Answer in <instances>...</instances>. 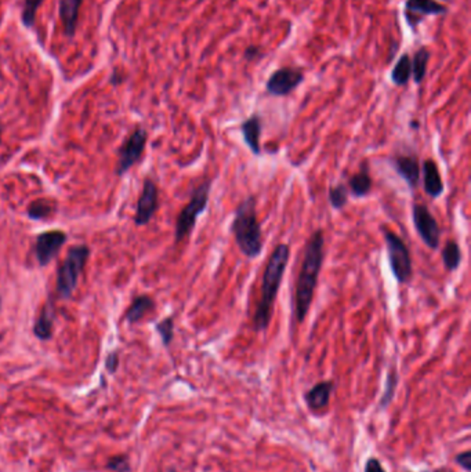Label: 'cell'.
Returning <instances> with one entry per match:
<instances>
[{
    "mask_svg": "<svg viewBox=\"0 0 471 472\" xmlns=\"http://www.w3.org/2000/svg\"><path fill=\"white\" fill-rule=\"evenodd\" d=\"M53 210H54L53 203H50L47 200H36L29 206L28 214L34 220H42V218H46L47 215H50L53 213Z\"/></svg>",
    "mask_w": 471,
    "mask_h": 472,
    "instance_id": "cell-26",
    "label": "cell"
},
{
    "mask_svg": "<svg viewBox=\"0 0 471 472\" xmlns=\"http://www.w3.org/2000/svg\"><path fill=\"white\" fill-rule=\"evenodd\" d=\"M325 236L322 229H317L311 235L305 245L300 274L294 289V315L298 324H303L311 308L314 294L318 286V278L325 257Z\"/></svg>",
    "mask_w": 471,
    "mask_h": 472,
    "instance_id": "cell-1",
    "label": "cell"
},
{
    "mask_svg": "<svg viewBox=\"0 0 471 472\" xmlns=\"http://www.w3.org/2000/svg\"><path fill=\"white\" fill-rule=\"evenodd\" d=\"M158 209V188L151 180L144 181L142 192L137 203L134 221L137 225H147Z\"/></svg>",
    "mask_w": 471,
    "mask_h": 472,
    "instance_id": "cell-11",
    "label": "cell"
},
{
    "mask_svg": "<svg viewBox=\"0 0 471 472\" xmlns=\"http://www.w3.org/2000/svg\"><path fill=\"white\" fill-rule=\"evenodd\" d=\"M412 220L424 245L431 250H437L441 241V228L430 209L426 205L415 203L412 206Z\"/></svg>",
    "mask_w": 471,
    "mask_h": 472,
    "instance_id": "cell-7",
    "label": "cell"
},
{
    "mask_svg": "<svg viewBox=\"0 0 471 472\" xmlns=\"http://www.w3.org/2000/svg\"><path fill=\"white\" fill-rule=\"evenodd\" d=\"M397 382H398V376H397L396 370H394V371L391 370V371L388 373V376H387V380H385V388H384V393H383L381 404H380L383 408L387 406V405L391 402L392 397H394V392H396V388H397Z\"/></svg>",
    "mask_w": 471,
    "mask_h": 472,
    "instance_id": "cell-27",
    "label": "cell"
},
{
    "mask_svg": "<svg viewBox=\"0 0 471 472\" xmlns=\"http://www.w3.org/2000/svg\"><path fill=\"white\" fill-rule=\"evenodd\" d=\"M231 233L241 253L248 259H257L263 252V231L257 220L256 198L249 195L235 210Z\"/></svg>",
    "mask_w": 471,
    "mask_h": 472,
    "instance_id": "cell-3",
    "label": "cell"
},
{
    "mask_svg": "<svg viewBox=\"0 0 471 472\" xmlns=\"http://www.w3.org/2000/svg\"><path fill=\"white\" fill-rule=\"evenodd\" d=\"M333 381H321L314 385L308 392H305L304 401L311 412H322L329 406L331 395L333 392Z\"/></svg>",
    "mask_w": 471,
    "mask_h": 472,
    "instance_id": "cell-14",
    "label": "cell"
},
{
    "mask_svg": "<svg viewBox=\"0 0 471 472\" xmlns=\"http://www.w3.org/2000/svg\"><path fill=\"white\" fill-rule=\"evenodd\" d=\"M348 195H350L348 188L344 184L329 187V189H328L329 203L336 210H342V209H344L347 206Z\"/></svg>",
    "mask_w": 471,
    "mask_h": 472,
    "instance_id": "cell-24",
    "label": "cell"
},
{
    "mask_svg": "<svg viewBox=\"0 0 471 472\" xmlns=\"http://www.w3.org/2000/svg\"><path fill=\"white\" fill-rule=\"evenodd\" d=\"M392 165L411 191L418 188L420 183V165L416 155H398L394 157Z\"/></svg>",
    "mask_w": 471,
    "mask_h": 472,
    "instance_id": "cell-13",
    "label": "cell"
},
{
    "mask_svg": "<svg viewBox=\"0 0 471 472\" xmlns=\"http://www.w3.org/2000/svg\"><path fill=\"white\" fill-rule=\"evenodd\" d=\"M372 187H373V181H372V177H370L369 170L366 168V162H364L361 170L350 177L348 192L354 198H364V196H368L370 194Z\"/></svg>",
    "mask_w": 471,
    "mask_h": 472,
    "instance_id": "cell-18",
    "label": "cell"
},
{
    "mask_svg": "<svg viewBox=\"0 0 471 472\" xmlns=\"http://www.w3.org/2000/svg\"><path fill=\"white\" fill-rule=\"evenodd\" d=\"M153 306L155 302L149 296H138L137 298H134L126 313V321L130 324L138 322L145 313L153 309Z\"/></svg>",
    "mask_w": 471,
    "mask_h": 472,
    "instance_id": "cell-19",
    "label": "cell"
},
{
    "mask_svg": "<svg viewBox=\"0 0 471 472\" xmlns=\"http://www.w3.org/2000/svg\"><path fill=\"white\" fill-rule=\"evenodd\" d=\"M364 472H385L381 462L376 457H369L365 464Z\"/></svg>",
    "mask_w": 471,
    "mask_h": 472,
    "instance_id": "cell-31",
    "label": "cell"
},
{
    "mask_svg": "<svg viewBox=\"0 0 471 472\" xmlns=\"http://www.w3.org/2000/svg\"><path fill=\"white\" fill-rule=\"evenodd\" d=\"M0 306H2V300H0Z\"/></svg>",
    "mask_w": 471,
    "mask_h": 472,
    "instance_id": "cell-33",
    "label": "cell"
},
{
    "mask_svg": "<svg viewBox=\"0 0 471 472\" xmlns=\"http://www.w3.org/2000/svg\"><path fill=\"white\" fill-rule=\"evenodd\" d=\"M442 263L448 272H455L461 263V252L455 241H448L442 249Z\"/></svg>",
    "mask_w": 471,
    "mask_h": 472,
    "instance_id": "cell-21",
    "label": "cell"
},
{
    "mask_svg": "<svg viewBox=\"0 0 471 472\" xmlns=\"http://www.w3.org/2000/svg\"><path fill=\"white\" fill-rule=\"evenodd\" d=\"M53 332V311L50 305H44L40 317L34 325V333L40 340H49Z\"/></svg>",
    "mask_w": 471,
    "mask_h": 472,
    "instance_id": "cell-20",
    "label": "cell"
},
{
    "mask_svg": "<svg viewBox=\"0 0 471 472\" xmlns=\"http://www.w3.org/2000/svg\"><path fill=\"white\" fill-rule=\"evenodd\" d=\"M90 250L88 246H73L64 260L58 276H57V290L60 297L68 298L76 289L77 279L82 274V270L88 261Z\"/></svg>",
    "mask_w": 471,
    "mask_h": 472,
    "instance_id": "cell-6",
    "label": "cell"
},
{
    "mask_svg": "<svg viewBox=\"0 0 471 472\" xmlns=\"http://www.w3.org/2000/svg\"><path fill=\"white\" fill-rule=\"evenodd\" d=\"M290 248L286 244H279L272 250L267 265L264 268L262 280V296L253 315V329L255 332H266L270 328L272 309L278 297L282 279L289 264Z\"/></svg>",
    "mask_w": 471,
    "mask_h": 472,
    "instance_id": "cell-2",
    "label": "cell"
},
{
    "mask_svg": "<svg viewBox=\"0 0 471 472\" xmlns=\"http://www.w3.org/2000/svg\"><path fill=\"white\" fill-rule=\"evenodd\" d=\"M43 3V0H25L23 9V23L27 27H31L35 23V17L38 13L39 6Z\"/></svg>",
    "mask_w": 471,
    "mask_h": 472,
    "instance_id": "cell-28",
    "label": "cell"
},
{
    "mask_svg": "<svg viewBox=\"0 0 471 472\" xmlns=\"http://www.w3.org/2000/svg\"><path fill=\"white\" fill-rule=\"evenodd\" d=\"M241 133L244 135V141L251 149V152L255 156L262 155V146H260V135H262V119L257 115H253L248 118L241 124Z\"/></svg>",
    "mask_w": 471,
    "mask_h": 472,
    "instance_id": "cell-17",
    "label": "cell"
},
{
    "mask_svg": "<svg viewBox=\"0 0 471 472\" xmlns=\"http://www.w3.org/2000/svg\"><path fill=\"white\" fill-rule=\"evenodd\" d=\"M470 457H471V451L466 450V451H463L460 454H456L455 461H456L457 465H460L464 471L468 472V471H471V460H470Z\"/></svg>",
    "mask_w": 471,
    "mask_h": 472,
    "instance_id": "cell-30",
    "label": "cell"
},
{
    "mask_svg": "<svg viewBox=\"0 0 471 472\" xmlns=\"http://www.w3.org/2000/svg\"><path fill=\"white\" fill-rule=\"evenodd\" d=\"M110 469L115 471V472H126L129 471V460L126 456L123 454H119V456H115L112 457L110 461H108V465H107Z\"/></svg>",
    "mask_w": 471,
    "mask_h": 472,
    "instance_id": "cell-29",
    "label": "cell"
},
{
    "mask_svg": "<svg viewBox=\"0 0 471 472\" xmlns=\"http://www.w3.org/2000/svg\"><path fill=\"white\" fill-rule=\"evenodd\" d=\"M66 242V235L62 231H49L38 236L35 254L40 265L49 264Z\"/></svg>",
    "mask_w": 471,
    "mask_h": 472,
    "instance_id": "cell-10",
    "label": "cell"
},
{
    "mask_svg": "<svg viewBox=\"0 0 471 472\" xmlns=\"http://www.w3.org/2000/svg\"><path fill=\"white\" fill-rule=\"evenodd\" d=\"M411 61L412 60L409 58V55L404 54L398 60L394 69H392L391 79L397 86H405L409 82V77L412 76V62Z\"/></svg>",
    "mask_w": 471,
    "mask_h": 472,
    "instance_id": "cell-22",
    "label": "cell"
},
{
    "mask_svg": "<svg viewBox=\"0 0 471 472\" xmlns=\"http://www.w3.org/2000/svg\"><path fill=\"white\" fill-rule=\"evenodd\" d=\"M423 172V188L426 195L431 199H437L442 195L445 187L437 163L433 159H426L422 165Z\"/></svg>",
    "mask_w": 471,
    "mask_h": 472,
    "instance_id": "cell-15",
    "label": "cell"
},
{
    "mask_svg": "<svg viewBox=\"0 0 471 472\" xmlns=\"http://www.w3.org/2000/svg\"><path fill=\"white\" fill-rule=\"evenodd\" d=\"M212 184L213 181L210 179H206L199 187H196L191 195L188 205L180 211L176 221V231H175V238L177 244L184 241L192 232L198 221V217L206 210L209 198H210Z\"/></svg>",
    "mask_w": 471,
    "mask_h": 472,
    "instance_id": "cell-4",
    "label": "cell"
},
{
    "mask_svg": "<svg viewBox=\"0 0 471 472\" xmlns=\"http://www.w3.org/2000/svg\"><path fill=\"white\" fill-rule=\"evenodd\" d=\"M429 51L427 49L422 47L415 53L413 61L412 62V75L416 83H422L423 79L426 76V70H427V62H429Z\"/></svg>",
    "mask_w": 471,
    "mask_h": 472,
    "instance_id": "cell-23",
    "label": "cell"
},
{
    "mask_svg": "<svg viewBox=\"0 0 471 472\" xmlns=\"http://www.w3.org/2000/svg\"><path fill=\"white\" fill-rule=\"evenodd\" d=\"M383 236L392 275L398 283H408L413 275V265L407 244L396 232L385 228H383Z\"/></svg>",
    "mask_w": 471,
    "mask_h": 472,
    "instance_id": "cell-5",
    "label": "cell"
},
{
    "mask_svg": "<svg viewBox=\"0 0 471 472\" xmlns=\"http://www.w3.org/2000/svg\"><path fill=\"white\" fill-rule=\"evenodd\" d=\"M145 144L147 131L144 129H137L120 148L118 174H125L140 159L144 152Z\"/></svg>",
    "mask_w": 471,
    "mask_h": 472,
    "instance_id": "cell-9",
    "label": "cell"
},
{
    "mask_svg": "<svg viewBox=\"0 0 471 472\" xmlns=\"http://www.w3.org/2000/svg\"><path fill=\"white\" fill-rule=\"evenodd\" d=\"M304 81V75L296 68H281L267 81V92L277 97H283L296 90Z\"/></svg>",
    "mask_w": 471,
    "mask_h": 472,
    "instance_id": "cell-8",
    "label": "cell"
},
{
    "mask_svg": "<svg viewBox=\"0 0 471 472\" xmlns=\"http://www.w3.org/2000/svg\"><path fill=\"white\" fill-rule=\"evenodd\" d=\"M446 8L435 0H408L405 5V16L409 25L415 27L427 16L445 14Z\"/></svg>",
    "mask_w": 471,
    "mask_h": 472,
    "instance_id": "cell-12",
    "label": "cell"
},
{
    "mask_svg": "<svg viewBox=\"0 0 471 472\" xmlns=\"http://www.w3.org/2000/svg\"><path fill=\"white\" fill-rule=\"evenodd\" d=\"M156 332L160 333L162 343L165 347H169L170 343L173 341L175 337V321L172 317L165 318L164 321H161L158 325H156Z\"/></svg>",
    "mask_w": 471,
    "mask_h": 472,
    "instance_id": "cell-25",
    "label": "cell"
},
{
    "mask_svg": "<svg viewBox=\"0 0 471 472\" xmlns=\"http://www.w3.org/2000/svg\"><path fill=\"white\" fill-rule=\"evenodd\" d=\"M118 363H119V359H118V354L116 352H114V354H110L108 355V358H107V362H105V365H107V369L110 370V371H115L116 370V367H118Z\"/></svg>",
    "mask_w": 471,
    "mask_h": 472,
    "instance_id": "cell-32",
    "label": "cell"
},
{
    "mask_svg": "<svg viewBox=\"0 0 471 472\" xmlns=\"http://www.w3.org/2000/svg\"><path fill=\"white\" fill-rule=\"evenodd\" d=\"M82 6V0H58V14L68 36H73L77 24V16Z\"/></svg>",
    "mask_w": 471,
    "mask_h": 472,
    "instance_id": "cell-16",
    "label": "cell"
}]
</instances>
